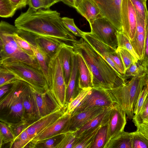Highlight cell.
Here are the masks:
<instances>
[{"label":"cell","instance_id":"1","mask_svg":"<svg viewBox=\"0 0 148 148\" xmlns=\"http://www.w3.org/2000/svg\"><path fill=\"white\" fill-rule=\"evenodd\" d=\"M38 9L30 7L21 12L14 21L19 29L35 35L56 39L71 43L76 41V36L65 27L60 13L48 9Z\"/></svg>","mask_w":148,"mask_h":148},{"label":"cell","instance_id":"2","mask_svg":"<svg viewBox=\"0 0 148 148\" xmlns=\"http://www.w3.org/2000/svg\"><path fill=\"white\" fill-rule=\"evenodd\" d=\"M72 44L74 51L81 55L91 72L93 87L110 89L126 82L123 77L83 38Z\"/></svg>","mask_w":148,"mask_h":148},{"label":"cell","instance_id":"3","mask_svg":"<svg viewBox=\"0 0 148 148\" xmlns=\"http://www.w3.org/2000/svg\"><path fill=\"white\" fill-rule=\"evenodd\" d=\"M17 27L5 21L0 23V64L16 61L25 63L41 70L36 59L28 55L18 45L13 37Z\"/></svg>","mask_w":148,"mask_h":148},{"label":"cell","instance_id":"4","mask_svg":"<svg viewBox=\"0 0 148 148\" xmlns=\"http://www.w3.org/2000/svg\"><path fill=\"white\" fill-rule=\"evenodd\" d=\"M29 85L17 79L13 83L9 91L0 98V121L13 123L26 120L24 117L23 96Z\"/></svg>","mask_w":148,"mask_h":148},{"label":"cell","instance_id":"5","mask_svg":"<svg viewBox=\"0 0 148 148\" xmlns=\"http://www.w3.org/2000/svg\"><path fill=\"white\" fill-rule=\"evenodd\" d=\"M147 74L132 77L131 79L118 87L108 90L116 103L125 113L127 118L133 119L134 109L138 99L145 85Z\"/></svg>","mask_w":148,"mask_h":148},{"label":"cell","instance_id":"6","mask_svg":"<svg viewBox=\"0 0 148 148\" xmlns=\"http://www.w3.org/2000/svg\"><path fill=\"white\" fill-rule=\"evenodd\" d=\"M13 74L17 79L24 82L38 92L43 93L49 90L46 79L41 70L21 61L0 64Z\"/></svg>","mask_w":148,"mask_h":148},{"label":"cell","instance_id":"7","mask_svg":"<svg viewBox=\"0 0 148 148\" xmlns=\"http://www.w3.org/2000/svg\"><path fill=\"white\" fill-rule=\"evenodd\" d=\"M49 87L60 106L66 108V86L59 59L56 53L48 64Z\"/></svg>","mask_w":148,"mask_h":148},{"label":"cell","instance_id":"8","mask_svg":"<svg viewBox=\"0 0 148 148\" xmlns=\"http://www.w3.org/2000/svg\"><path fill=\"white\" fill-rule=\"evenodd\" d=\"M115 103L113 96L108 90L92 87L72 114L95 107H112Z\"/></svg>","mask_w":148,"mask_h":148},{"label":"cell","instance_id":"9","mask_svg":"<svg viewBox=\"0 0 148 148\" xmlns=\"http://www.w3.org/2000/svg\"><path fill=\"white\" fill-rule=\"evenodd\" d=\"M89 24L91 33L103 42L116 49L118 31L108 19L101 16Z\"/></svg>","mask_w":148,"mask_h":148},{"label":"cell","instance_id":"10","mask_svg":"<svg viewBox=\"0 0 148 148\" xmlns=\"http://www.w3.org/2000/svg\"><path fill=\"white\" fill-rule=\"evenodd\" d=\"M31 90L37 119L62 108L49 90L40 93L31 86Z\"/></svg>","mask_w":148,"mask_h":148},{"label":"cell","instance_id":"11","mask_svg":"<svg viewBox=\"0 0 148 148\" xmlns=\"http://www.w3.org/2000/svg\"><path fill=\"white\" fill-rule=\"evenodd\" d=\"M101 15L108 19L118 31H122V0H93Z\"/></svg>","mask_w":148,"mask_h":148},{"label":"cell","instance_id":"12","mask_svg":"<svg viewBox=\"0 0 148 148\" xmlns=\"http://www.w3.org/2000/svg\"><path fill=\"white\" fill-rule=\"evenodd\" d=\"M122 31L130 40L135 35L137 24V13L130 0H122L121 6Z\"/></svg>","mask_w":148,"mask_h":148},{"label":"cell","instance_id":"13","mask_svg":"<svg viewBox=\"0 0 148 148\" xmlns=\"http://www.w3.org/2000/svg\"><path fill=\"white\" fill-rule=\"evenodd\" d=\"M71 116V114L65 112L63 115L34 137L29 143V147L38 141L64 133Z\"/></svg>","mask_w":148,"mask_h":148},{"label":"cell","instance_id":"14","mask_svg":"<svg viewBox=\"0 0 148 148\" xmlns=\"http://www.w3.org/2000/svg\"><path fill=\"white\" fill-rule=\"evenodd\" d=\"M107 107H97L71 115L64 133L74 132L101 113Z\"/></svg>","mask_w":148,"mask_h":148},{"label":"cell","instance_id":"15","mask_svg":"<svg viewBox=\"0 0 148 148\" xmlns=\"http://www.w3.org/2000/svg\"><path fill=\"white\" fill-rule=\"evenodd\" d=\"M126 115L116 103L112 107L108 120L109 140L124 131L127 123Z\"/></svg>","mask_w":148,"mask_h":148},{"label":"cell","instance_id":"16","mask_svg":"<svg viewBox=\"0 0 148 148\" xmlns=\"http://www.w3.org/2000/svg\"><path fill=\"white\" fill-rule=\"evenodd\" d=\"M65 110V108H60L29 123L26 127V130L31 140L63 115Z\"/></svg>","mask_w":148,"mask_h":148},{"label":"cell","instance_id":"17","mask_svg":"<svg viewBox=\"0 0 148 148\" xmlns=\"http://www.w3.org/2000/svg\"><path fill=\"white\" fill-rule=\"evenodd\" d=\"M29 33L30 38L35 45L43 51L50 60L56 53L62 44L64 42L56 39Z\"/></svg>","mask_w":148,"mask_h":148},{"label":"cell","instance_id":"18","mask_svg":"<svg viewBox=\"0 0 148 148\" xmlns=\"http://www.w3.org/2000/svg\"><path fill=\"white\" fill-rule=\"evenodd\" d=\"M72 71L69 80L66 86V107L82 90L79 88V85L78 66L76 53L74 51L72 54Z\"/></svg>","mask_w":148,"mask_h":148},{"label":"cell","instance_id":"19","mask_svg":"<svg viewBox=\"0 0 148 148\" xmlns=\"http://www.w3.org/2000/svg\"><path fill=\"white\" fill-rule=\"evenodd\" d=\"M145 34V20L137 13L136 32L133 39L130 42L140 61L143 60L144 56Z\"/></svg>","mask_w":148,"mask_h":148},{"label":"cell","instance_id":"20","mask_svg":"<svg viewBox=\"0 0 148 148\" xmlns=\"http://www.w3.org/2000/svg\"><path fill=\"white\" fill-rule=\"evenodd\" d=\"M73 52L72 46L64 42L57 53L61 65L66 86L69 80L72 71V58Z\"/></svg>","mask_w":148,"mask_h":148},{"label":"cell","instance_id":"21","mask_svg":"<svg viewBox=\"0 0 148 148\" xmlns=\"http://www.w3.org/2000/svg\"><path fill=\"white\" fill-rule=\"evenodd\" d=\"M74 8L89 23L102 16L99 9L93 0H76Z\"/></svg>","mask_w":148,"mask_h":148},{"label":"cell","instance_id":"22","mask_svg":"<svg viewBox=\"0 0 148 148\" xmlns=\"http://www.w3.org/2000/svg\"><path fill=\"white\" fill-rule=\"evenodd\" d=\"M112 106L106 108L101 113L74 132L76 136L78 137L92 131L108 121L110 112Z\"/></svg>","mask_w":148,"mask_h":148},{"label":"cell","instance_id":"23","mask_svg":"<svg viewBox=\"0 0 148 148\" xmlns=\"http://www.w3.org/2000/svg\"><path fill=\"white\" fill-rule=\"evenodd\" d=\"M75 53L78 66L79 88L82 90L92 87V75L91 72L81 55L78 53Z\"/></svg>","mask_w":148,"mask_h":148},{"label":"cell","instance_id":"24","mask_svg":"<svg viewBox=\"0 0 148 148\" xmlns=\"http://www.w3.org/2000/svg\"><path fill=\"white\" fill-rule=\"evenodd\" d=\"M31 86L29 84L23 96V104L24 117L29 123L37 120L34 104L31 93Z\"/></svg>","mask_w":148,"mask_h":148},{"label":"cell","instance_id":"25","mask_svg":"<svg viewBox=\"0 0 148 148\" xmlns=\"http://www.w3.org/2000/svg\"><path fill=\"white\" fill-rule=\"evenodd\" d=\"M104 148H132L130 133L123 131L109 139Z\"/></svg>","mask_w":148,"mask_h":148},{"label":"cell","instance_id":"26","mask_svg":"<svg viewBox=\"0 0 148 148\" xmlns=\"http://www.w3.org/2000/svg\"><path fill=\"white\" fill-rule=\"evenodd\" d=\"M27 40L29 43L33 51L36 58L38 61L41 71L46 79L49 86V80L48 64L50 60L43 51L35 45L31 39H29Z\"/></svg>","mask_w":148,"mask_h":148},{"label":"cell","instance_id":"27","mask_svg":"<svg viewBox=\"0 0 148 148\" xmlns=\"http://www.w3.org/2000/svg\"><path fill=\"white\" fill-rule=\"evenodd\" d=\"M108 140V121L101 126L96 134L91 148H104Z\"/></svg>","mask_w":148,"mask_h":148},{"label":"cell","instance_id":"28","mask_svg":"<svg viewBox=\"0 0 148 148\" xmlns=\"http://www.w3.org/2000/svg\"><path fill=\"white\" fill-rule=\"evenodd\" d=\"M102 125L77 137V142L73 148H91L96 134Z\"/></svg>","mask_w":148,"mask_h":148},{"label":"cell","instance_id":"29","mask_svg":"<svg viewBox=\"0 0 148 148\" xmlns=\"http://www.w3.org/2000/svg\"><path fill=\"white\" fill-rule=\"evenodd\" d=\"M148 68L144 67L138 60L133 63L125 70L124 79L125 81L131 77L140 76L147 74Z\"/></svg>","mask_w":148,"mask_h":148},{"label":"cell","instance_id":"30","mask_svg":"<svg viewBox=\"0 0 148 148\" xmlns=\"http://www.w3.org/2000/svg\"><path fill=\"white\" fill-rule=\"evenodd\" d=\"M64 135V133H62L38 141L32 145L30 148H56Z\"/></svg>","mask_w":148,"mask_h":148},{"label":"cell","instance_id":"31","mask_svg":"<svg viewBox=\"0 0 148 148\" xmlns=\"http://www.w3.org/2000/svg\"><path fill=\"white\" fill-rule=\"evenodd\" d=\"M118 41V47L124 49L130 52L135 59L138 60L130 40L123 33L122 31H118L117 33Z\"/></svg>","mask_w":148,"mask_h":148},{"label":"cell","instance_id":"32","mask_svg":"<svg viewBox=\"0 0 148 148\" xmlns=\"http://www.w3.org/2000/svg\"><path fill=\"white\" fill-rule=\"evenodd\" d=\"M15 137L8 126L4 122L0 121V148L2 145L5 143H11Z\"/></svg>","mask_w":148,"mask_h":148},{"label":"cell","instance_id":"33","mask_svg":"<svg viewBox=\"0 0 148 148\" xmlns=\"http://www.w3.org/2000/svg\"><path fill=\"white\" fill-rule=\"evenodd\" d=\"M130 133L132 148H148V139L141 133L136 130Z\"/></svg>","mask_w":148,"mask_h":148},{"label":"cell","instance_id":"34","mask_svg":"<svg viewBox=\"0 0 148 148\" xmlns=\"http://www.w3.org/2000/svg\"><path fill=\"white\" fill-rule=\"evenodd\" d=\"M132 119L137 128L144 122L148 121V94L139 112L134 115Z\"/></svg>","mask_w":148,"mask_h":148},{"label":"cell","instance_id":"35","mask_svg":"<svg viewBox=\"0 0 148 148\" xmlns=\"http://www.w3.org/2000/svg\"><path fill=\"white\" fill-rule=\"evenodd\" d=\"M17 10L10 0H0V16L12 17Z\"/></svg>","mask_w":148,"mask_h":148},{"label":"cell","instance_id":"36","mask_svg":"<svg viewBox=\"0 0 148 148\" xmlns=\"http://www.w3.org/2000/svg\"><path fill=\"white\" fill-rule=\"evenodd\" d=\"M17 30L13 34V37L16 44L25 52L29 56L36 58L33 51L29 43L25 39L20 36L17 33Z\"/></svg>","mask_w":148,"mask_h":148},{"label":"cell","instance_id":"37","mask_svg":"<svg viewBox=\"0 0 148 148\" xmlns=\"http://www.w3.org/2000/svg\"><path fill=\"white\" fill-rule=\"evenodd\" d=\"M31 140L26 128L13 141L10 143V148H25L29 144Z\"/></svg>","mask_w":148,"mask_h":148},{"label":"cell","instance_id":"38","mask_svg":"<svg viewBox=\"0 0 148 148\" xmlns=\"http://www.w3.org/2000/svg\"><path fill=\"white\" fill-rule=\"evenodd\" d=\"M92 88L82 89L78 95L66 106L65 113L72 114Z\"/></svg>","mask_w":148,"mask_h":148},{"label":"cell","instance_id":"39","mask_svg":"<svg viewBox=\"0 0 148 148\" xmlns=\"http://www.w3.org/2000/svg\"><path fill=\"white\" fill-rule=\"evenodd\" d=\"M77 139L74 132H68L64 133V135L61 141L57 145L56 148H73Z\"/></svg>","mask_w":148,"mask_h":148},{"label":"cell","instance_id":"40","mask_svg":"<svg viewBox=\"0 0 148 148\" xmlns=\"http://www.w3.org/2000/svg\"><path fill=\"white\" fill-rule=\"evenodd\" d=\"M63 23L66 28L76 36L83 38L84 33L76 25L73 19L67 17L62 18Z\"/></svg>","mask_w":148,"mask_h":148},{"label":"cell","instance_id":"41","mask_svg":"<svg viewBox=\"0 0 148 148\" xmlns=\"http://www.w3.org/2000/svg\"><path fill=\"white\" fill-rule=\"evenodd\" d=\"M60 2L59 0H29V7L33 9H48L53 5Z\"/></svg>","mask_w":148,"mask_h":148},{"label":"cell","instance_id":"42","mask_svg":"<svg viewBox=\"0 0 148 148\" xmlns=\"http://www.w3.org/2000/svg\"><path fill=\"white\" fill-rule=\"evenodd\" d=\"M5 123L8 125L15 138L19 136L30 123L26 120H22L15 123Z\"/></svg>","mask_w":148,"mask_h":148},{"label":"cell","instance_id":"43","mask_svg":"<svg viewBox=\"0 0 148 148\" xmlns=\"http://www.w3.org/2000/svg\"><path fill=\"white\" fill-rule=\"evenodd\" d=\"M116 51L120 55L125 70L133 63L138 61L135 59L130 52L124 49L118 47Z\"/></svg>","mask_w":148,"mask_h":148},{"label":"cell","instance_id":"44","mask_svg":"<svg viewBox=\"0 0 148 148\" xmlns=\"http://www.w3.org/2000/svg\"><path fill=\"white\" fill-rule=\"evenodd\" d=\"M109 56L119 69L124 79L125 70L119 53L116 49L112 48L109 52Z\"/></svg>","mask_w":148,"mask_h":148},{"label":"cell","instance_id":"45","mask_svg":"<svg viewBox=\"0 0 148 148\" xmlns=\"http://www.w3.org/2000/svg\"><path fill=\"white\" fill-rule=\"evenodd\" d=\"M17 79L13 74L0 66V87L7 84L12 83Z\"/></svg>","mask_w":148,"mask_h":148},{"label":"cell","instance_id":"46","mask_svg":"<svg viewBox=\"0 0 148 148\" xmlns=\"http://www.w3.org/2000/svg\"><path fill=\"white\" fill-rule=\"evenodd\" d=\"M134 5L137 13L145 20L148 11L146 5V0H130Z\"/></svg>","mask_w":148,"mask_h":148},{"label":"cell","instance_id":"47","mask_svg":"<svg viewBox=\"0 0 148 148\" xmlns=\"http://www.w3.org/2000/svg\"><path fill=\"white\" fill-rule=\"evenodd\" d=\"M145 51L143 58L140 61L142 66L148 68V11L145 20Z\"/></svg>","mask_w":148,"mask_h":148},{"label":"cell","instance_id":"48","mask_svg":"<svg viewBox=\"0 0 148 148\" xmlns=\"http://www.w3.org/2000/svg\"><path fill=\"white\" fill-rule=\"evenodd\" d=\"M148 94V88L146 86H145L138 99L135 106L134 111V115L137 114L139 112Z\"/></svg>","mask_w":148,"mask_h":148},{"label":"cell","instance_id":"49","mask_svg":"<svg viewBox=\"0 0 148 148\" xmlns=\"http://www.w3.org/2000/svg\"><path fill=\"white\" fill-rule=\"evenodd\" d=\"M136 130L141 133L148 139V121L143 123L137 128Z\"/></svg>","mask_w":148,"mask_h":148},{"label":"cell","instance_id":"50","mask_svg":"<svg viewBox=\"0 0 148 148\" xmlns=\"http://www.w3.org/2000/svg\"><path fill=\"white\" fill-rule=\"evenodd\" d=\"M17 10L25 7L28 4L29 0H10Z\"/></svg>","mask_w":148,"mask_h":148},{"label":"cell","instance_id":"51","mask_svg":"<svg viewBox=\"0 0 148 148\" xmlns=\"http://www.w3.org/2000/svg\"><path fill=\"white\" fill-rule=\"evenodd\" d=\"M12 83L4 85L0 87V97L1 98L9 90L11 87Z\"/></svg>","mask_w":148,"mask_h":148},{"label":"cell","instance_id":"52","mask_svg":"<svg viewBox=\"0 0 148 148\" xmlns=\"http://www.w3.org/2000/svg\"><path fill=\"white\" fill-rule=\"evenodd\" d=\"M76 0H59L66 5L74 8L75 3Z\"/></svg>","mask_w":148,"mask_h":148},{"label":"cell","instance_id":"53","mask_svg":"<svg viewBox=\"0 0 148 148\" xmlns=\"http://www.w3.org/2000/svg\"><path fill=\"white\" fill-rule=\"evenodd\" d=\"M145 86H146L148 88V75H147V77L146 79L145 85Z\"/></svg>","mask_w":148,"mask_h":148},{"label":"cell","instance_id":"54","mask_svg":"<svg viewBox=\"0 0 148 148\" xmlns=\"http://www.w3.org/2000/svg\"><path fill=\"white\" fill-rule=\"evenodd\" d=\"M147 75H148V73H147Z\"/></svg>","mask_w":148,"mask_h":148},{"label":"cell","instance_id":"55","mask_svg":"<svg viewBox=\"0 0 148 148\" xmlns=\"http://www.w3.org/2000/svg\"><path fill=\"white\" fill-rule=\"evenodd\" d=\"M146 0L147 1V0Z\"/></svg>","mask_w":148,"mask_h":148}]
</instances>
